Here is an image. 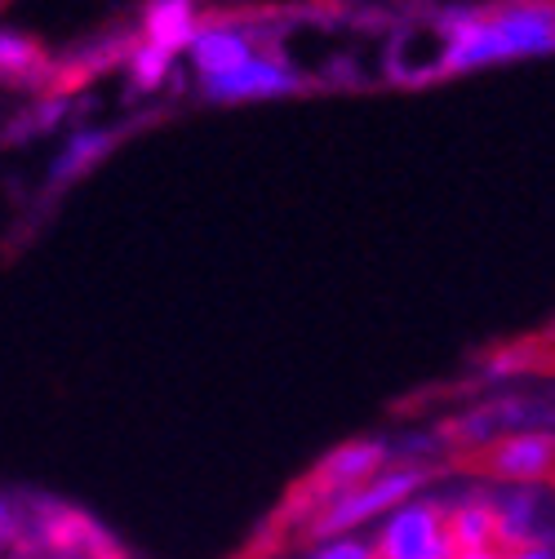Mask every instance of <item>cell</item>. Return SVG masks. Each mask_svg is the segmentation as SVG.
<instances>
[{
    "instance_id": "obj_1",
    "label": "cell",
    "mask_w": 555,
    "mask_h": 559,
    "mask_svg": "<svg viewBox=\"0 0 555 559\" xmlns=\"http://www.w3.org/2000/svg\"><path fill=\"white\" fill-rule=\"evenodd\" d=\"M427 484L423 466H387L374 479L346 488V493H333L316 507L307 537L329 542V537H346V533H361L365 524H378L387 511L404 507L409 498H418V488Z\"/></svg>"
},
{
    "instance_id": "obj_2",
    "label": "cell",
    "mask_w": 555,
    "mask_h": 559,
    "mask_svg": "<svg viewBox=\"0 0 555 559\" xmlns=\"http://www.w3.org/2000/svg\"><path fill=\"white\" fill-rule=\"evenodd\" d=\"M369 542L378 559H453L445 502L436 498H409L404 507L387 511Z\"/></svg>"
},
{
    "instance_id": "obj_3",
    "label": "cell",
    "mask_w": 555,
    "mask_h": 559,
    "mask_svg": "<svg viewBox=\"0 0 555 559\" xmlns=\"http://www.w3.org/2000/svg\"><path fill=\"white\" fill-rule=\"evenodd\" d=\"M480 466L494 479H503L507 488H538L555 479V436H538V431L503 436L484 449Z\"/></svg>"
},
{
    "instance_id": "obj_4",
    "label": "cell",
    "mask_w": 555,
    "mask_h": 559,
    "mask_svg": "<svg viewBox=\"0 0 555 559\" xmlns=\"http://www.w3.org/2000/svg\"><path fill=\"white\" fill-rule=\"evenodd\" d=\"M378 471H387V444L378 440H352V444H338L311 475V507H320L333 493H346L365 479H374Z\"/></svg>"
},
{
    "instance_id": "obj_5",
    "label": "cell",
    "mask_w": 555,
    "mask_h": 559,
    "mask_svg": "<svg viewBox=\"0 0 555 559\" xmlns=\"http://www.w3.org/2000/svg\"><path fill=\"white\" fill-rule=\"evenodd\" d=\"M489 23L507 58H533L555 49V5H542V0H516V5L489 14Z\"/></svg>"
},
{
    "instance_id": "obj_6",
    "label": "cell",
    "mask_w": 555,
    "mask_h": 559,
    "mask_svg": "<svg viewBox=\"0 0 555 559\" xmlns=\"http://www.w3.org/2000/svg\"><path fill=\"white\" fill-rule=\"evenodd\" d=\"M298 90V76L290 72L285 62H275L267 53H253L245 67H236L232 76L219 81H204V94L219 98V103H245V98H275V94H290Z\"/></svg>"
},
{
    "instance_id": "obj_7",
    "label": "cell",
    "mask_w": 555,
    "mask_h": 559,
    "mask_svg": "<svg viewBox=\"0 0 555 559\" xmlns=\"http://www.w3.org/2000/svg\"><path fill=\"white\" fill-rule=\"evenodd\" d=\"M191 62L204 81H219V76H232L236 67H245L253 58V45L240 27H223V23H210V27H196L191 36Z\"/></svg>"
},
{
    "instance_id": "obj_8",
    "label": "cell",
    "mask_w": 555,
    "mask_h": 559,
    "mask_svg": "<svg viewBox=\"0 0 555 559\" xmlns=\"http://www.w3.org/2000/svg\"><path fill=\"white\" fill-rule=\"evenodd\" d=\"M445 528H449L453 555L498 550V515H494V502H484V498H467V502L445 507Z\"/></svg>"
},
{
    "instance_id": "obj_9",
    "label": "cell",
    "mask_w": 555,
    "mask_h": 559,
    "mask_svg": "<svg viewBox=\"0 0 555 559\" xmlns=\"http://www.w3.org/2000/svg\"><path fill=\"white\" fill-rule=\"evenodd\" d=\"M498 515V550H516L529 542H546L542 537V502L538 488H507V493L494 502Z\"/></svg>"
},
{
    "instance_id": "obj_10",
    "label": "cell",
    "mask_w": 555,
    "mask_h": 559,
    "mask_svg": "<svg viewBox=\"0 0 555 559\" xmlns=\"http://www.w3.org/2000/svg\"><path fill=\"white\" fill-rule=\"evenodd\" d=\"M196 36V10H191V0H152V10H147V45L165 49L169 58L178 49H187Z\"/></svg>"
},
{
    "instance_id": "obj_11",
    "label": "cell",
    "mask_w": 555,
    "mask_h": 559,
    "mask_svg": "<svg viewBox=\"0 0 555 559\" xmlns=\"http://www.w3.org/2000/svg\"><path fill=\"white\" fill-rule=\"evenodd\" d=\"M111 143H116V133H107V129H85V133H76L72 143L62 147V156L54 160V182H67V178H76V174H85L98 156H107L111 152Z\"/></svg>"
},
{
    "instance_id": "obj_12",
    "label": "cell",
    "mask_w": 555,
    "mask_h": 559,
    "mask_svg": "<svg viewBox=\"0 0 555 559\" xmlns=\"http://www.w3.org/2000/svg\"><path fill=\"white\" fill-rule=\"evenodd\" d=\"M40 49L23 36H0V76H14V81H27L32 72H40Z\"/></svg>"
},
{
    "instance_id": "obj_13",
    "label": "cell",
    "mask_w": 555,
    "mask_h": 559,
    "mask_svg": "<svg viewBox=\"0 0 555 559\" xmlns=\"http://www.w3.org/2000/svg\"><path fill=\"white\" fill-rule=\"evenodd\" d=\"M129 72H133V81L143 85V90H152V85H161L165 72H169V53L143 40V45L133 49V58H129Z\"/></svg>"
},
{
    "instance_id": "obj_14",
    "label": "cell",
    "mask_w": 555,
    "mask_h": 559,
    "mask_svg": "<svg viewBox=\"0 0 555 559\" xmlns=\"http://www.w3.org/2000/svg\"><path fill=\"white\" fill-rule=\"evenodd\" d=\"M307 559H378V555H374V542H369V537L346 533V537L316 542V550H311Z\"/></svg>"
},
{
    "instance_id": "obj_15",
    "label": "cell",
    "mask_w": 555,
    "mask_h": 559,
    "mask_svg": "<svg viewBox=\"0 0 555 559\" xmlns=\"http://www.w3.org/2000/svg\"><path fill=\"white\" fill-rule=\"evenodd\" d=\"M503 559H555V546L551 542H529V546L503 550Z\"/></svg>"
},
{
    "instance_id": "obj_16",
    "label": "cell",
    "mask_w": 555,
    "mask_h": 559,
    "mask_svg": "<svg viewBox=\"0 0 555 559\" xmlns=\"http://www.w3.org/2000/svg\"><path fill=\"white\" fill-rule=\"evenodd\" d=\"M14 533V507L5 502V498H0V542H5Z\"/></svg>"
},
{
    "instance_id": "obj_17",
    "label": "cell",
    "mask_w": 555,
    "mask_h": 559,
    "mask_svg": "<svg viewBox=\"0 0 555 559\" xmlns=\"http://www.w3.org/2000/svg\"><path fill=\"white\" fill-rule=\"evenodd\" d=\"M453 559H503V550H475V555H453Z\"/></svg>"
},
{
    "instance_id": "obj_18",
    "label": "cell",
    "mask_w": 555,
    "mask_h": 559,
    "mask_svg": "<svg viewBox=\"0 0 555 559\" xmlns=\"http://www.w3.org/2000/svg\"><path fill=\"white\" fill-rule=\"evenodd\" d=\"M98 559H120V555H98Z\"/></svg>"
},
{
    "instance_id": "obj_19",
    "label": "cell",
    "mask_w": 555,
    "mask_h": 559,
    "mask_svg": "<svg viewBox=\"0 0 555 559\" xmlns=\"http://www.w3.org/2000/svg\"><path fill=\"white\" fill-rule=\"evenodd\" d=\"M551 337H555V329H551Z\"/></svg>"
}]
</instances>
